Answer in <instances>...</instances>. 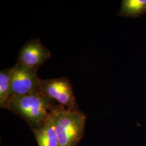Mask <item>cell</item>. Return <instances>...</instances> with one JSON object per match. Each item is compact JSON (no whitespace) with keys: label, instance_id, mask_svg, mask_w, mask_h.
<instances>
[{"label":"cell","instance_id":"obj_1","mask_svg":"<svg viewBox=\"0 0 146 146\" xmlns=\"http://www.w3.org/2000/svg\"><path fill=\"white\" fill-rule=\"evenodd\" d=\"M55 107L53 100L37 91L11 98L7 110L21 116L31 129H35L41 127L47 121Z\"/></svg>","mask_w":146,"mask_h":146},{"label":"cell","instance_id":"obj_7","mask_svg":"<svg viewBox=\"0 0 146 146\" xmlns=\"http://www.w3.org/2000/svg\"><path fill=\"white\" fill-rule=\"evenodd\" d=\"M146 13V0H123L119 15L136 18Z\"/></svg>","mask_w":146,"mask_h":146},{"label":"cell","instance_id":"obj_4","mask_svg":"<svg viewBox=\"0 0 146 146\" xmlns=\"http://www.w3.org/2000/svg\"><path fill=\"white\" fill-rule=\"evenodd\" d=\"M37 69L16 63L11 74L9 99L40 91Z\"/></svg>","mask_w":146,"mask_h":146},{"label":"cell","instance_id":"obj_8","mask_svg":"<svg viewBox=\"0 0 146 146\" xmlns=\"http://www.w3.org/2000/svg\"><path fill=\"white\" fill-rule=\"evenodd\" d=\"M13 67L1 70L0 72V107L7 109L9 100L11 74Z\"/></svg>","mask_w":146,"mask_h":146},{"label":"cell","instance_id":"obj_2","mask_svg":"<svg viewBox=\"0 0 146 146\" xmlns=\"http://www.w3.org/2000/svg\"><path fill=\"white\" fill-rule=\"evenodd\" d=\"M55 120L58 146H78L84 135L86 115L58 104L55 108Z\"/></svg>","mask_w":146,"mask_h":146},{"label":"cell","instance_id":"obj_6","mask_svg":"<svg viewBox=\"0 0 146 146\" xmlns=\"http://www.w3.org/2000/svg\"><path fill=\"white\" fill-rule=\"evenodd\" d=\"M31 131L36 139L38 146H58L55 126V109L49 118L41 127L37 129H31Z\"/></svg>","mask_w":146,"mask_h":146},{"label":"cell","instance_id":"obj_5","mask_svg":"<svg viewBox=\"0 0 146 146\" xmlns=\"http://www.w3.org/2000/svg\"><path fill=\"white\" fill-rule=\"evenodd\" d=\"M50 57V52L42 44L38 38H35L27 42L22 48L18 62L38 69Z\"/></svg>","mask_w":146,"mask_h":146},{"label":"cell","instance_id":"obj_3","mask_svg":"<svg viewBox=\"0 0 146 146\" xmlns=\"http://www.w3.org/2000/svg\"><path fill=\"white\" fill-rule=\"evenodd\" d=\"M39 90L43 95L67 109L78 110L72 85L67 78L40 79Z\"/></svg>","mask_w":146,"mask_h":146}]
</instances>
